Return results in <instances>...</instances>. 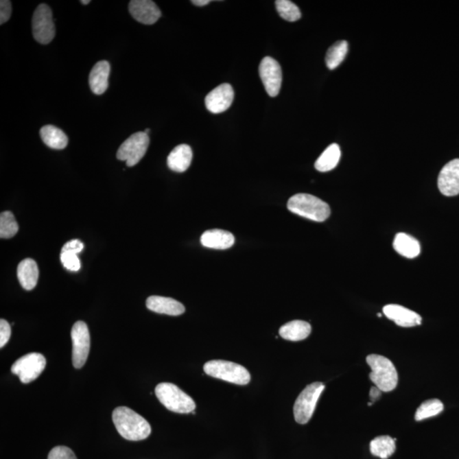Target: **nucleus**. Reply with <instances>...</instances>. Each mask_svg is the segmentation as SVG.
<instances>
[{
	"mask_svg": "<svg viewBox=\"0 0 459 459\" xmlns=\"http://www.w3.org/2000/svg\"><path fill=\"white\" fill-rule=\"evenodd\" d=\"M192 150L188 145H177L167 159L169 168L174 172L183 173L187 172L191 165Z\"/></svg>",
	"mask_w": 459,
	"mask_h": 459,
	"instance_id": "19",
	"label": "nucleus"
},
{
	"mask_svg": "<svg viewBox=\"0 0 459 459\" xmlns=\"http://www.w3.org/2000/svg\"><path fill=\"white\" fill-rule=\"evenodd\" d=\"M60 261H62L64 268L72 272H78L80 269V261L78 255L70 252H62L60 254Z\"/></svg>",
	"mask_w": 459,
	"mask_h": 459,
	"instance_id": "30",
	"label": "nucleus"
},
{
	"mask_svg": "<svg viewBox=\"0 0 459 459\" xmlns=\"http://www.w3.org/2000/svg\"><path fill=\"white\" fill-rule=\"evenodd\" d=\"M287 209L295 215L316 222H323L331 213L329 205L315 196L295 194L287 202Z\"/></svg>",
	"mask_w": 459,
	"mask_h": 459,
	"instance_id": "2",
	"label": "nucleus"
},
{
	"mask_svg": "<svg viewBox=\"0 0 459 459\" xmlns=\"http://www.w3.org/2000/svg\"><path fill=\"white\" fill-rule=\"evenodd\" d=\"M384 314L397 325L412 327L421 325L422 318L414 311L399 305H387L383 308Z\"/></svg>",
	"mask_w": 459,
	"mask_h": 459,
	"instance_id": "15",
	"label": "nucleus"
},
{
	"mask_svg": "<svg viewBox=\"0 0 459 459\" xmlns=\"http://www.w3.org/2000/svg\"><path fill=\"white\" fill-rule=\"evenodd\" d=\"M444 410V405L438 399L427 400L419 405L416 412V421H422L423 419L435 417Z\"/></svg>",
	"mask_w": 459,
	"mask_h": 459,
	"instance_id": "27",
	"label": "nucleus"
},
{
	"mask_svg": "<svg viewBox=\"0 0 459 459\" xmlns=\"http://www.w3.org/2000/svg\"><path fill=\"white\" fill-rule=\"evenodd\" d=\"M393 247L398 254L408 259L417 257L421 252L419 242L410 235L402 233L397 234L395 237Z\"/></svg>",
	"mask_w": 459,
	"mask_h": 459,
	"instance_id": "21",
	"label": "nucleus"
},
{
	"mask_svg": "<svg viewBox=\"0 0 459 459\" xmlns=\"http://www.w3.org/2000/svg\"><path fill=\"white\" fill-rule=\"evenodd\" d=\"M149 145L148 134L134 133L120 145L117 152V159L126 161L128 167L137 165L147 152Z\"/></svg>",
	"mask_w": 459,
	"mask_h": 459,
	"instance_id": "7",
	"label": "nucleus"
},
{
	"mask_svg": "<svg viewBox=\"0 0 459 459\" xmlns=\"http://www.w3.org/2000/svg\"><path fill=\"white\" fill-rule=\"evenodd\" d=\"M202 246L213 249H227L233 246L235 237L229 231L213 229L205 231L201 237Z\"/></svg>",
	"mask_w": 459,
	"mask_h": 459,
	"instance_id": "18",
	"label": "nucleus"
},
{
	"mask_svg": "<svg viewBox=\"0 0 459 459\" xmlns=\"http://www.w3.org/2000/svg\"><path fill=\"white\" fill-rule=\"evenodd\" d=\"M325 386L321 382L309 384L298 397L294 405L295 421L305 425L311 419Z\"/></svg>",
	"mask_w": 459,
	"mask_h": 459,
	"instance_id": "6",
	"label": "nucleus"
},
{
	"mask_svg": "<svg viewBox=\"0 0 459 459\" xmlns=\"http://www.w3.org/2000/svg\"><path fill=\"white\" fill-rule=\"evenodd\" d=\"M12 336V329L9 322L5 319L0 320V348H3L8 343Z\"/></svg>",
	"mask_w": 459,
	"mask_h": 459,
	"instance_id": "32",
	"label": "nucleus"
},
{
	"mask_svg": "<svg viewBox=\"0 0 459 459\" xmlns=\"http://www.w3.org/2000/svg\"><path fill=\"white\" fill-rule=\"evenodd\" d=\"M155 394L159 401L169 411L177 414H190L196 409L193 399L176 384H159L156 387Z\"/></svg>",
	"mask_w": 459,
	"mask_h": 459,
	"instance_id": "4",
	"label": "nucleus"
},
{
	"mask_svg": "<svg viewBox=\"0 0 459 459\" xmlns=\"http://www.w3.org/2000/svg\"><path fill=\"white\" fill-rule=\"evenodd\" d=\"M206 375L224 381L246 386L250 382V373L244 366L228 361L212 360L204 366Z\"/></svg>",
	"mask_w": 459,
	"mask_h": 459,
	"instance_id": "5",
	"label": "nucleus"
},
{
	"mask_svg": "<svg viewBox=\"0 0 459 459\" xmlns=\"http://www.w3.org/2000/svg\"><path fill=\"white\" fill-rule=\"evenodd\" d=\"M32 27L35 40L40 44L48 45L54 39L56 27L52 10L45 3H41L35 10Z\"/></svg>",
	"mask_w": 459,
	"mask_h": 459,
	"instance_id": "8",
	"label": "nucleus"
},
{
	"mask_svg": "<svg viewBox=\"0 0 459 459\" xmlns=\"http://www.w3.org/2000/svg\"><path fill=\"white\" fill-rule=\"evenodd\" d=\"M259 76L270 97H276L282 86L283 73L279 63L270 56L263 58L259 67Z\"/></svg>",
	"mask_w": 459,
	"mask_h": 459,
	"instance_id": "11",
	"label": "nucleus"
},
{
	"mask_svg": "<svg viewBox=\"0 0 459 459\" xmlns=\"http://www.w3.org/2000/svg\"><path fill=\"white\" fill-rule=\"evenodd\" d=\"M129 10L134 20L145 25L156 23L161 16L158 7L151 0H132Z\"/></svg>",
	"mask_w": 459,
	"mask_h": 459,
	"instance_id": "14",
	"label": "nucleus"
},
{
	"mask_svg": "<svg viewBox=\"0 0 459 459\" xmlns=\"http://www.w3.org/2000/svg\"><path fill=\"white\" fill-rule=\"evenodd\" d=\"M275 3L277 12L283 19L292 23L301 19V10L293 2L290 0H277Z\"/></svg>",
	"mask_w": 459,
	"mask_h": 459,
	"instance_id": "29",
	"label": "nucleus"
},
{
	"mask_svg": "<svg viewBox=\"0 0 459 459\" xmlns=\"http://www.w3.org/2000/svg\"><path fill=\"white\" fill-rule=\"evenodd\" d=\"M311 333V326L309 323L295 320L286 323L279 329L280 336L283 339L290 341H301L305 340Z\"/></svg>",
	"mask_w": 459,
	"mask_h": 459,
	"instance_id": "22",
	"label": "nucleus"
},
{
	"mask_svg": "<svg viewBox=\"0 0 459 459\" xmlns=\"http://www.w3.org/2000/svg\"><path fill=\"white\" fill-rule=\"evenodd\" d=\"M366 362L372 369L369 378L375 386L383 392H390L396 389L398 373L396 366L389 359L379 355H369Z\"/></svg>",
	"mask_w": 459,
	"mask_h": 459,
	"instance_id": "3",
	"label": "nucleus"
},
{
	"mask_svg": "<svg viewBox=\"0 0 459 459\" xmlns=\"http://www.w3.org/2000/svg\"><path fill=\"white\" fill-rule=\"evenodd\" d=\"M381 392L382 391L380 390L378 387H372L371 390H370V398H371V401L375 402L378 400L379 398L381 397Z\"/></svg>",
	"mask_w": 459,
	"mask_h": 459,
	"instance_id": "35",
	"label": "nucleus"
},
{
	"mask_svg": "<svg viewBox=\"0 0 459 459\" xmlns=\"http://www.w3.org/2000/svg\"><path fill=\"white\" fill-rule=\"evenodd\" d=\"M438 188L440 193L446 197L459 194V158L451 160L440 170Z\"/></svg>",
	"mask_w": 459,
	"mask_h": 459,
	"instance_id": "13",
	"label": "nucleus"
},
{
	"mask_svg": "<svg viewBox=\"0 0 459 459\" xmlns=\"http://www.w3.org/2000/svg\"><path fill=\"white\" fill-rule=\"evenodd\" d=\"M80 3H83V5H89V3H91V1L90 0H86V1H85V0H81Z\"/></svg>",
	"mask_w": 459,
	"mask_h": 459,
	"instance_id": "37",
	"label": "nucleus"
},
{
	"mask_svg": "<svg viewBox=\"0 0 459 459\" xmlns=\"http://www.w3.org/2000/svg\"><path fill=\"white\" fill-rule=\"evenodd\" d=\"M113 421L119 435L128 440L147 439L152 432L150 423L127 407H119L113 412Z\"/></svg>",
	"mask_w": 459,
	"mask_h": 459,
	"instance_id": "1",
	"label": "nucleus"
},
{
	"mask_svg": "<svg viewBox=\"0 0 459 459\" xmlns=\"http://www.w3.org/2000/svg\"><path fill=\"white\" fill-rule=\"evenodd\" d=\"M46 359L40 353H28L15 362L12 366V372L19 377L21 383L28 384L38 379L44 371Z\"/></svg>",
	"mask_w": 459,
	"mask_h": 459,
	"instance_id": "9",
	"label": "nucleus"
},
{
	"mask_svg": "<svg viewBox=\"0 0 459 459\" xmlns=\"http://www.w3.org/2000/svg\"><path fill=\"white\" fill-rule=\"evenodd\" d=\"M147 307L159 314L180 316L185 312V306L172 298L150 296L147 300Z\"/></svg>",
	"mask_w": 459,
	"mask_h": 459,
	"instance_id": "16",
	"label": "nucleus"
},
{
	"mask_svg": "<svg viewBox=\"0 0 459 459\" xmlns=\"http://www.w3.org/2000/svg\"><path fill=\"white\" fill-rule=\"evenodd\" d=\"M378 316H379V318H381V316H382L381 313H378Z\"/></svg>",
	"mask_w": 459,
	"mask_h": 459,
	"instance_id": "39",
	"label": "nucleus"
},
{
	"mask_svg": "<svg viewBox=\"0 0 459 459\" xmlns=\"http://www.w3.org/2000/svg\"><path fill=\"white\" fill-rule=\"evenodd\" d=\"M370 451L373 456L382 459L389 458L396 451V440L389 436L376 437L370 443Z\"/></svg>",
	"mask_w": 459,
	"mask_h": 459,
	"instance_id": "25",
	"label": "nucleus"
},
{
	"mask_svg": "<svg viewBox=\"0 0 459 459\" xmlns=\"http://www.w3.org/2000/svg\"><path fill=\"white\" fill-rule=\"evenodd\" d=\"M234 99V91L229 84H222L206 96L205 105L212 113H222L230 108Z\"/></svg>",
	"mask_w": 459,
	"mask_h": 459,
	"instance_id": "12",
	"label": "nucleus"
},
{
	"mask_svg": "<svg viewBox=\"0 0 459 459\" xmlns=\"http://www.w3.org/2000/svg\"><path fill=\"white\" fill-rule=\"evenodd\" d=\"M84 245L82 243L81 241L74 239L69 242L65 245H64L62 252H73V254H80L82 250H83Z\"/></svg>",
	"mask_w": 459,
	"mask_h": 459,
	"instance_id": "34",
	"label": "nucleus"
},
{
	"mask_svg": "<svg viewBox=\"0 0 459 459\" xmlns=\"http://www.w3.org/2000/svg\"><path fill=\"white\" fill-rule=\"evenodd\" d=\"M19 226L15 216L10 211L1 213L0 215V237L12 238L19 233Z\"/></svg>",
	"mask_w": 459,
	"mask_h": 459,
	"instance_id": "28",
	"label": "nucleus"
},
{
	"mask_svg": "<svg viewBox=\"0 0 459 459\" xmlns=\"http://www.w3.org/2000/svg\"><path fill=\"white\" fill-rule=\"evenodd\" d=\"M73 341V364L80 369L86 364L90 353L91 336L86 323L78 321L71 331Z\"/></svg>",
	"mask_w": 459,
	"mask_h": 459,
	"instance_id": "10",
	"label": "nucleus"
},
{
	"mask_svg": "<svg viewBox=\"0 0 459 459\" xmlns=\"http://www.w3.org/2000/svg\"><path fill=\"white\" fill-rule=\"evenodd\" d=\"M111 67L106 60H101L95 64L89 78V83L92 92L95 95L105 93L108 88V78Z\"/></svg>",
	"mask_w": 459,
	"mask_h": 459,
	"instance_id": "17",
	"label": "nucleus"
},
{
	"mask_svg": "<svg viewBox=\"0 0 459 459\" xmlns=\"http://www.w3.org/2000/svg\"><path fill=\"white\" fill-rule=\"evenodd\" d=\"M341 156L340 145H330L315 163V168L319 172H329L336 168Z\"/></svg>",
	"mask_w": 459,
	"mask_h": 459,
	"instance_id": "24",
	"label": "nucleus"
},
{
	"mask_svg": "<svg viewBox=\"0 0 459 459\" xmlns=\"http://www.w3.org/2000/svg\"><path fill=\"white\" fill-rule=\"evenodd\" d=\"M348 52V43L345 40L338 41L331 46L326 55V65L329 69L333 70L343 62Z\"/></svg>",
	"mask_w": 459,
	"mask_h": 459,
	"instance_id": "26",
	"label": "nucleus"
},
{
	"mask_svg": "<svg viewBox=\"0 0 459 459\" xmlns=\"http://www.w3.org/2000/svg\"><path fill=\"white\" fill-rule=\"evenodd\" d=\"M191 3L196 6H205L209 5L211 1L209 0H193Z\"/></svg>",
	"mask_w": 459,
	"mask_h": 459,
	"instance_id": "36",
	"label": "nucleus"
},
{
	"mask_svg": "<svg viewBox=\"0 0 459 459\" xmlns=\"http://www.w3.org/2000/svg\"><path fill=\"white\" fill-rule=\"evenodd\" d=\"M12 16V2L8 0L0 1V24L5 23Z\"/></svg>",
	"mask_w": 459,
	"mask_h": 459,
	"instance_id": "33",
	"label": "nucleus"
},
{
	"mask_svg": "<svg viewBox=\"0 0 459 459\" xmlns=\"http://www.w3.org/2000/svg\"><path fill=\"white\" fill-rule=\"evenodd\" d=\"M144 132L148 134V133L150 132V129L145 130Z\"/></svg>",
	"mask_w": 459,
	"mask_h": 459,
	"instance_id": "38",
	"label": "nucleus"
},
{
	"mask_svg": "<svg viewBox=\"0 0 459 459\" xmlns=\"http://www.w3.org/2000/svg\"><path fill=\"white\" fill-rule=\"evenodd\" d=\"M48 459H77V457L69 447L59 446L49 451Z\"/></svg>",
	"mask_w": 459,
	"mask_h": 459,
	"instance_id": "31",
	"label": "nucleus"
},
{
	"mask_svg": "<svg viewBox=\"0 0 459 459\" xmlns=\"http://www.w3.org/2000/svg\"><path fill=\"white\" fill-rule=\"evenodd\" d=\"M38 274L37 263L32 259H24L17 268V277L21 285L27 291L33 290L36 287Z\"/></svg>",
	"mask_w": 459,
	"mask_h": 459,
	"instance_id": "20",
	"label": "nucleus"
},
{
	"mask_svg": "<svg viewBox=\"0 0 459 459\" xmlns=\"http://www.w3.org/2000/svg\"><path fill=\"white\" fill-rule=\"evenodd\" d=\"M42 141L46 145L56 150H62L69 144V138L62 130L54 126H45L40 130Z\"/></svg>",
	"mask_w": 459,
	"mask_h": 459,
	"instance_id": "23",
	"label": "nucleus"
}]
</instances>
